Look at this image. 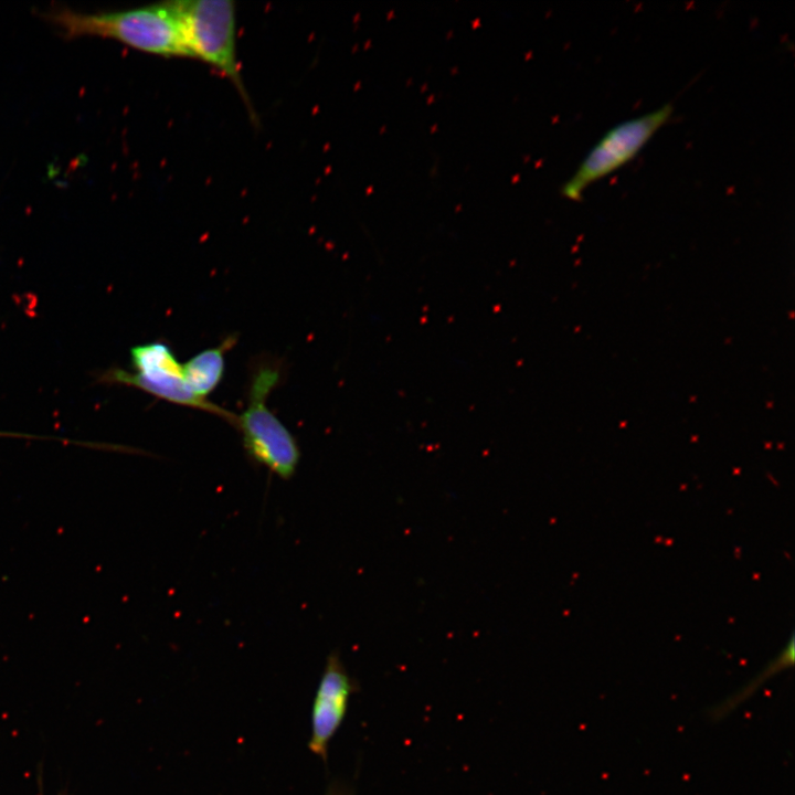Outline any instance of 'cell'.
Returning <instances> with one entry per match:
<instances>
[{
    "mask_svg": "<svg viewBox=\"0 0 795 795\" xmlns=\"http://www.w3.org/2000/svg\"><path fill=\"white\" fill-rule=\"evenodd\" d=\"M43 18L66 38L103 36L158 56L192 57L177 0L98 12L60 7L44 12Z\"/></svg>",
    "mask_w": 795,
    "mask_h": 795,
    "instance_id": "obj_1",
    "label": "cell"
},
{
    "mask_svg": "<svg viewBox=\"0 0 795 795\" xmlns=\"http://www.w3.org/2000/svg\"><path fill=\"white\" fill-rule=\"evenodd\" d=\"M279 378L280 371L274 365L257 368L251 380L247 406L236 415L234 426L250 459L282 479H290L299 464V446L266 403Z\"/></svg>",
    "mask_w": 795,
    "mask_h": 795,
    "instance_id": "obj_2",
    "label": "cell"
},
{
    "mask_svg": "<svg viewBox=\"0 0 795 795\" xmlns=\"http://www.w3.org/2000/svg\"><path fill=\"white\" fill-rule=\"evenodd\" d=\"M191 56L219 71L237 88L255 117L237 61L236 9L231 0H177Z\"/></svg>",
    "mask_w": 795,
    "mask_h": 795,
    "instance_id": "obj_3",
    "label": "cell"
},
{
    "mask_svg": "<svg viewBox=\"0 0 795 795\" xmlns=\"http://www.w3.org/2000/svg\"><path fill=\"white\" fill-rule=\"evenodd\" d=\"M674 106L666 103L608 129L591 148L574 173L562 184L561 194L580 201L586 188L629 162L672 115Z\"/></svg>",
    "mask_w": 795,
    "mask_h": 795,
    "instance_id": "obj_4",
    "label": "cell"
},
{
    "mask_svg": "<svg viewBox=\"0 0 795 795\" xmlns=\"http://www.w3.org/2000/svg\"><path fill=\"white\" fill-rule=\"evenodd\" d=\"M130 358L135 372L113 369L105 380L140 389L170 403L215 414L234 425V413L199 398L190 390L183 378L182 363L168 344L157 341L136 346L130 350Z\"/></svg>",
    "mask_w": 795,
    "mask_h": 795,
    "instance_id": "obj_5",
    "label": "cell"
},
{
    "mask_svg": "<svg viewBox=\"0 0 795 795\" xmlns=\"http://www.w3.org/2000/svg\"><path fill=\"white\" fill-rule=\"evenodd\" d=\"M356 682L346 670L338 653H331L321 675L311 712L309 750L326 760L328 744L340 727Z\"/></svg>",
    "mask_w": 795,
    "mask_h": 795,
    "instance_id": "obj_6",
    "label": "cell"
},
{
    "mask_svg": "<svg viewBox=\"0 0 795 795\" xmlns=\"http://www.w3.org/2000/svg\"><path fill=\"white\" fill-rule=\"evenodd\" d=\"M236 343L230 336L216 347L200 351L182 363L183 378L190 390L205 399L221 382L225 367V353Z\"/></svg>",
    "mask_w": 795,
    "mask_h": 795,
    "instance_id": "obj_7",
    "label": "cell"
},
{
    "mask_svg": "<svg viewBox=\"0 0 795 795\" xmlns=\"http://www.w3.org/2000/svg\"><path fill=\"white\" fill-rule=\"evenodd\" d=\"M794 636L791 635L788 642L782 648V650L770 661L765 668L757 674L751 681H749L743 688L738 690L731 697L722 700L717 707L712 708L711 717L717 719H723L736 709L741 703L745 702L751 696H753L757 688H760L767 679L777 675L784 669L793 666L794 662Z\"/></svg>",
    "mask_w": 795,
    "mask_h": 795,
    "instance_id": "obj_8",
    "label": "cell"
},
{
    "mask_svg": "<svg viewBox=\"0 0 795 795\" xmlns=\"http://www.w3.org/2000/svg\"><path fill=\"white\" fill-rule=\"evenodd\" d=\"M326 795H353V791L342 782H333L329 785Z\"/></svg>",
    "mask_w": 795,
    "mask_h": 795,
    "instance_id": "obj_9",
    "label": "cell"
},
{
    "mask_svg": "<svg viewBox=\"0 0 795 795\" xmlns=\"http://www.w3.org/2000/svg\"><path fill=\"white\" fill-rule=\"evenodd\" d=\"M1 435H6V436H8L9 434H2V433L0 432V436H1ZM9 436H10V435H9Z\"/></svg>",
    "mask_w": 795,
    "mask_h": 795,
    "instance_id": "obj_10",
    "label": "cell"
}]
</instances>
